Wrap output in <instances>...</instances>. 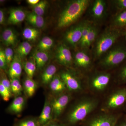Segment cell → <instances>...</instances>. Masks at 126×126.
<instances>
[{"label": "cell", "instance_id": "7a4b0ae2", "mask_svg": "<svg viewBox=\"0 0 126 126\" xmlns=\"http://www.w3.org/2000/svg\"><path fill=\"white\" fill-rule=\"evenodd\" d=\"M123 31L108 27L98 36L92 47L93 60H98L123 36Z\"/></svg>", "mask_w": 126, "mask_h": 126}, {"label": "cell", "instance_id": "7c38bea8", "mask_svg": "<svg viewBox=\"0 0 126 126\" xmlns=\"http://www.w3.org/2000/svg\"><path fill=\"white\" fill-rule=\"evenodd\" d=\"M93 60L92 56L90 55L89 51L82 49L75 53L73 59L75 65L86 72L92 69Z\"/></svg>", "mask_w": 126, "mask_h": 126}, {"label": "cell", "instance_id": "ffe728a7", "mask_svg": "<svg viewBox=\"0 0 126 126\" xmlns=\"http://www.w3.org/2000/svg\"><path fill=\"white\" fill-rule=\"evenodd\" d=\"M49 87L53 93L59 94L67 90L65 83L59 75H55L50 83Z\"/></svg>", "mask_w": 126, "mask_h": 126}, {"label": "cell", "instance_id": "603a6c76", "mask_svg": "<svg viewBox=\"0 0 126 126\" xmlns=\"http://www.w3.org/2000/svg\"><path fill=\"white\" fill-rule=\"evenodd\" d=\"M33 58L36 63L37 68L41 70L48 62L49 56L46 52L39 50L34 54Z\"/></svg>", "mask_w": 126, "mask_h": 126}, {"label": "cell", "instance_id": "cb8c5ba5", "mask_svg": "<svg viewBox=\"0 0 126 126\" xmlns=\"http://www.w3.org/2000/svg\"><path fill=\"white\" fill-rule=\"evenodd\" d=\"M2 39L3 43L7 46H14L17 41V36L12 30L7 29L2 32Z\"/></svg>", "mask_w": 126, "mask_h": 126}, {"label": "cell", "instance_id": "ba28073f", "mask_svg": "<svg viewBox=\"0 0 126 126\" xmlns=\"http://www.w3.org/2000/svg\"><path fill=\"white\" fill-rule=\"evenodd\" d=\"M91 22L96 24L101 22L106 18L107 12V2L104 0L91 1L89 6Z\"/></svg>", "mask_w": 126, "mask_h": 126}, {"label": "cell", "instance_id": "ee69618b", "mask_svg": "<svg viewBox=\"0 0 126 126\" xmlns=\"http://www.w3.org/2000/svg\"><path fill=\"white\" fill-rule=\"evenodd\" d=\"M125 111V112H124V116H125V117H126V106L125 107V111Z\"/></svg>", "mask_w": 126, "mask_h": 126}, {"label": "cell", "instance_id": "277c9868", "mask_svg": "<svg viewBox=\"0 0 126 126\" xmlns=\"http://www.w3.org/2000/svg\"><path fill=\"white\" fill-rule=\"evenodd\" d=\"M126 61V42L117 43L98 60L102 70L108 71L119 67Z\"/></svg>", "mask_w": 126, "mask_h": 126}, {"label": "cell", "instance_id": "d590c367", "mask_svg": "<svg viewBox=\"0 0 126 126\" xmlns=\"http://www.w3.org/2000/svg\"><path fill=\"white\" fill-rule=\"evenodd\" d=\"M4 52L7 64L9 67L14 58V52L11 48L7 47L5 49Z\"/></svg>", "mask_w": 126, "mask_h": 126}, {"label": "cell", "instance_id": "d6986e66", "mask_svg": "<svg viewBox=\"0 0 126 126\" xmlns=\"http://www.w3.org/2000/svg\"><path fill=\"white\" fill-rule=\"evenodd\" d=\"M25 12L19 9H13L11 10L7 22L9 24L16 25L23 22L26 18Z\"/></svg>", "mask_w": 126, "mask_h": 126}, {"label": "cell", "instance_id": "2e32d148", "mask_svg": "<svg viewBox=\"0 0 126 126\" xmlns=\"http://www.w3.org/2000/svg\"><path fill=\"white\" fill-rule=\"evenodd\" d=\"M26 99L23 96L16 97L7 108V111L11 114L19 115L22 112L25 105Z\"/></svg>", "mask_w": 126, "mask_h": 126}, {"label": "cell", "instance_id": "74e56055", "mask_svg": "<svg viewBox=\"0 0 126 126\" xmlns=\"http://www.w3.org/2000/svg\"><path fill=\"white\" fill-rule=\"evenodd\" d=\"M10 81L11 92L12 93V92L20 83V82L19 79L18 78H15L11 79Z\"/></svg>", "mask_w": 126, "mask_h": 126}, {"label": "cell", "instance_id": "e575fe53", "mask_svg": "<svg viewBox=\"0 0 126 126\" xmlns=\"http://www.w3.org/2000/svg\"><path fill=\"white\" fill-rule=\"evenodd\" d=\"M2 70V72H1L0 83L2 85L8 89L11 92V81L7 79L6 75L5 74L4 72V71L2 70Z\"/></svg>", "mask_w": 126, "mask_h": 126}, {"label": "cell", "instance_id": "484cf974", "mask_svg": "<svg viewBox=\"0 0 126 126\" xmlns=\"http://www.w3.org/2000/svg\"><path fill=\"white\" fill-rule=\"evenodd\" d=\"M117 82L121 86L126 85V61L118 67L116 74Z\"/></svg>", "mask_w": 126, "mask_h": 126}, {"label": "cell", "instance_id": "5b68a950", "mask_svg": "<svg viewBox=\"0 0 126 126\" xmlns=\"http://www.w3.org/2000/svg\"><path fill=\"white\" fill-rule=\"evenodd\" d=\"M126 106V85L121 86L112 92L106 98L102 111L112 112Z\"/></svg>", "mask_w": 126, "mask_h": 126}, {"label": "cell", "instance_id": "44dd1931", "mask_svg": "<svg viewBox=\"0 0 126 126\" xmlns=\"http://www.w3.org/2000/svg\"><path fill=\"white\" fill-rule=\"evenodd\" d=\"M57 71L56 66L53 64L48 65L41 75V82L44 85L49 84L55 75Z\"/></svg>", "mask_w": 126, "mask_h": 126}, {"label": "cell", "instance_id": "f35d334b", "mask_svg": "<svg viewBox=\"0 0 126 126\" xmlns=\"http://www.w3.org/2000/svg\"><path fill=\"white\" fill-rule=\"evenodd\" d=\"M115 126H126V118L124 114L119 118Z\"/></svg>", "mask_w": 126, "mask_h": 126}, {"label": "cell", "instance_id": "4316f807", "mask_svg": "<svg viewBox=\"0 0 126 126\" xmlns=\"http://www.w3.org/2000/svg\"><path fill=\"white\" fill-rule=\"evenodd\" d=\"M14 126H40L38 118L30 117L16 121Z\"/></svg>", "mask_w": 126, "mask_h": 126}, {"label": "cell", "instance_id": "8d00e7d4", "mask_svg": "<svg viewBox=\"0 0 126 126\" xmlns=\"http://www.w3.org/2000/svg\"><path fill=\"white\" fill-rule=\"evenodd\" d=\"M7 66L8 65L5 56L4 51L1 49L0 51V68L1 70L4 71L6 70Z\"/></svg>", "mask_w": 126, "mask_h": 126}, {"label": "cell", "instance_id": "1f68e13d", "mask_svg": "<svg viewBox=\"0 0 126 126\" xmlns=\"http://www.w3.org/2000/svg\"><path fill=\"white\" fill-rule=\"evenodd\" d=\"M47 5V1L42 0L40 1L38 3L34 6L33 12L39 16H41L44 14L46 9Z\"/></svg>", "mask_w": 126, "mask_h": 126}, {"label": "cell", "instance_id": "d4e9b609", "mask_svg": "<svg viewBox=\"0 0 126 126\" xmlns=\"http://www.w3.org/2000/svg\"><path fill=\"white\" fill-rule=\"evenodd\" d=\"M26 19L28 23L35 27L41 28L44 26V18L41 16L38 15L34 12L27 14Z\"/></svg>", "mask_w": 126, "mask_h": 126}, {"label": "cell", "instance_id": "60d3db41", "mask_svg": "<svg viewBox=\"0 0 126 126\" xmlns=\"http://www.w3.org/2000/svg\"><path fill=\"white\" fill-rule=\"evenodd\" d=\"M5 15L4 11L0 9V24L2 25L5 22Z\"/></svg>", "mask_w": 126, "mask_h": 126}, {"label": "cell", "instance_id": "7402d4cb", "mask_svg": "<svg viewBox=\"0 0 126 126\" xmlns=\"http://www.w3.org/2000/svg\"><path fill=\"white\" fill-rule=\"evenodd\" d=\"M23 89L25 94L28 97L33 96L37 88V84L33 79L27 77L23 82Z\"/></svg>", "mask_w": 126, "mask_h": 126}, {"label": "cell", "instance_id": "5bb4252c", "mask_svg": "<svg viewBox=\"0 0 126 126\" xmlns=\"http://www.w3.org/2000/svg\"><path fill=\"white\" fill-rule=\"evenodd\" d=\"M40 126H45L53 120L51 100L46 98L40 115L38 118Z\"/></svg>", "mask_w": 126, "mask_h": 126}, {"label": "cell", "instance_id": "f1b7e54d", "mask_svg": "<svg viewBox=\"0 0 126 126\" xmlns=\"http://www.w3.org/2000/svg\"><path fill=\"white\" fill-rule=\"evenodd\" d=\"M32 46L27 41L21 43L16 49V52L20 58H24L29 54L32 49Z\"/></svg>", "mask_w": 126, "mask_h": 126}, {"label": "cell", "instance_id": "d6a6232c", "mask_svg": "<svg viewBox=\"0 0 126 126\" xmlns=\"http://www.w3.org/2000/svg\"><path fill=\"white\" fill-rule=\"evenodd\" d=\"M0 94L3 100L7 102L9 101L12 94L11 91L0 83Z\"/></svg>", "mask_w": 126, "mask_h": 126}, {"label": "cell", "instance_id": "7bdbcfd3", "mask_svg": "<svg viewBox=\"0 0 126 126\" xmlns=\"http://www.w3.org/2000/svg\"><path fill=\"white\" fill-rule=\"evenodd\" d=\"M123 37L124 38V40L126 42V29L123 31Z\"/></svg>", "mask_w": 126, "mask_h": 126}, {"label": "cell", "instance_id": "836d02e7", "mask_svg": "<svg viewBox=\"0 0 126 126\" xmlns=\"http://www.w3.org/2000/svg\"><path fill=\"white\" fill-rule=\"evenodd\" d=\"M113 7L117 12L126 10V0H114L111 1Z\"/></svg>", "mask_w": 126, "mask_h": 126}, {"label": "cell", "instance_id": "ab89813d", "mask_svg": "<svg viewBox=\"0 0 126 126\" xmlns=\"http://www.w3.org/2000/svg\"><path fill=\"white\" fill-rule=\"evenodd\" d=\"M45 126H66V125L57 120H53Z\"/></svg>", "mask_w": 126, "mask_h": 126}, {"label": "cell", "instance_id": "3957f363", "mask_svg": "<svg viewBox=\"0 0 126 126\" xmlns=\"http://www.w3.org/2000/svg\"><path fill=\"white\" fill-rule=\"evenodd\" d=\"M91 1L90 0H75L70 1L60 15L58 27L64 28L75 23L87 10Z\"/></svg>", "mask_w": 126, "mask_h": 126}, {"label": "cell", "instance_id": "9a60e30c", "mask_svg": "<svg viewBox=\"0 0 126 126\" xmlns=\"http://www.w3.org/2000/svg\"><path fill=\"white\" fill-rule=\"evenodd\" d=\"M99 35V29L97 25L93 23L86 40L80 47L81 49L89 51L90 48L92 47Z\"/></svg>", "mask_w": 126, "mask_h": 126}, {"label": "cell", "instance_id": "4fadbf2b", "mask_svg": "<svg viewBox=\"0 0 126 126\" xmlns=\"http://www.w3.org/2000/svg\"><path fill=\"white\" fill-rule=\"evenodd\" d=\"M56 58L59 63L65 67H70L74 62L72 54L68 47L62 44L58 47L56 51Z\"/></svg>", "mask_w": 126, "mask_h": 126}, {"label": "cell", "instance_id": "83f0119b", "mask_svg": "<svg viewBox=\"0 0 126 126\" xmlns=\"http://www.w3.org/2000/svg\"><path fill=\"white\" fill-rule=\"evenodd\" d=\"M36 68V63L33 57V59L26 61L25 63L24 68L27 77L30 78H33Z\"/></svg>", "mask_w": 126, "mask_h": 126}, {"label": "cell", "instance_id": "9c48e42d", "mask_svg": "<svg viewBox=\"0 0 126 126\" xmlns=\"http://www.w3.org/2000/svg\"><path fill=\"white\" fill-rule=\"evenodd\" d=\"M59 75L69 92H79L83 90V84L81 79L70 70H63Z\"/></svg>", "mask_w": 126, "mask_h": 126}, {"label": "cell", "instance_id": "4dcf8cb0", "mask_svg": "<svg viewBox=\"0 0 126 126\" xmlns=\"http://www.w3.org/2000/svg\"><path fill=\"white\" fill-rule=\"evenodd\" d=\"M53 44V40L48 36H45L42 38L38 45L39 50L45 52L51 48Z\"/></svg>", "mask_w": 126, "mask_h": 126}, {"label": "cell", "instance_id": "b9f144b4", "mask_svg": "<svg viewBox=\"0 0 126 126\" xmlns=\"http://www.w3.org/2000/svg\"><path fill=\"white\" fill-rule=\"evenodd\" d=\"M27 1L29 4L34 6L38 3L40 1L39 0H27Z\"/></svg>", "mask_w": 126, "mask_h": 126}, {"label": "cell", "instance_id": "8992f818", "mask_svg": "<svg viewBox=\"0 0 126 126\" xmlns=\"http://www.w3.org/2000/svg\"><path fill=\"white\" fill-rule=\"evenodd\" d=\"M111 79V74L108 71H97L88 77V86L89 89L95 93H100L108 87Z\"/></svg>", "mask_w": 126, "mask_h": 126}, {"label": "cell", "instance_id": "ac0fdd59", "mask_svg": "<svg viewBox=\"0 0 126 126\" xmlns=\"http://www.w3.org/2000/svg\"><path fill=\"white\" fill-rule=\"evenodd\" d=\"M22 72V65L20 57L15 55L9 67V74L11 79L19 78Z\"/></svg>", "mask_w": 126, "mask_h": 126}, {"label": "cell", "instance_id": "6da1fadb", "mask_svg": "<svg viewBox=\"0 0 126 126\" xmlns=\"http://www.w3.org/2000/svg\"><path fill=\"white\" fill-rule=\"evenodd\" d=\"M97 98L84 96L73 105L68 112L66 121L68 125H74L83 121L93 112L99 105Z\"/></svg>", "mask_w": 126, "mask_h": 126}, {"label": "cell", "instance_id": "e0dca14e", "mask_svg": "<svg viewBox=\"0 0 126 126\" xmlns=\"http://www.w3.org/2000/svg\"><path fill=\"white\" fill-rule=\"evenodd\" d=\"M110 27L121 30L126 29V10L116 12L113 17Z\"/></svg>", "mask_w": 126, "mask_h": 126}, {"label": "cell", "instance_id": "8fae6325", "mask_svg": "<svg viewBox=\"0 0 126 126\" xmlns=\"http://www.w3.org/2000/svg\"><path fill=\"white\" fill-rule=\"evenodd\" d=\"M84 23V21L71 27L64 34V41L72 47L78 46L81 40Z\"/></svg>", "mask_w": 126, "mask_h": 126}, {"label": "cell", "instance_id": "f546056e", "mask_svg": "<svg viewBox=\"0 0 126 126\" xmlns=\"http://www.w3.org/2000/svg\"><path fill=\"white\" fill-rule=\"evenodd\" d=\"M39 32L36 29L33 28H27L23 31V35L24 38L27 40L35 41L38 37Z\"/></svg>", "mask_w": 126, "mask_h": 126}, {"label": "cell", "instance_id": "52a82bcc", "mask_svg": "<svg viewBox=\"0 0 126 126\" xmlns=\"http://www.w3.org/2000/svg\"><path fill=\"white\" fill-rule=\"evenodd\" d=\"M122 114L102 111L88 120L87 126H115Z\"/></svg>", "mask_w": 126, "mask_h": 126}, {"label": "cell", "instance_id": "30bf717a", "mask_svg": "<svg viewBox=\"0 0 126 126\" xmlns=\"http://www.w3.org/2000/svg\"><path fill=\"white\" fill-rule=\"evenodd\" d=\"M71 99L70 94L65 91L51 100L53 120H57L62 115Z\"/></svg>", "mask_w": 126, "mask_h": 126}]
</instances>
